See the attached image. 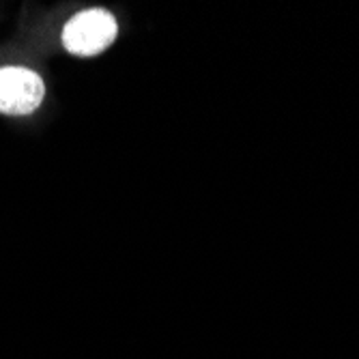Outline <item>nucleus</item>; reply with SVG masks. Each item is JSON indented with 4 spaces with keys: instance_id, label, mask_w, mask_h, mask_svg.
I'll return each instance as SVG.
<instances>
[{
    "instance_id": "1",
    "label": "nucleus",
    "mask_w": 359,
    "mask_h": 359,
    "mask_svg": "<svg viewBox=\"0 0 359 359\" xmlns=\"http://www.w3.org/2000/svg\"><path fill=\"white\" fill-rule=\"evenodd\" d=\"M116 20L104 9H86L74 15L62 28V46L76 56H95L116 39Z\"/></svg>"
},
{
    "instance_id": "2",
    "label": "nucleus",
    "mask_w": 359,
    "mask_h": 359,
    "mask_svg": "<svg viewBox=\"0 0 359 359\" xmlns=\"http://www.w3.org/2000/svg\"><path fill=\"white\" fill-rule=\"evenodd\" d=\"M46 95L43 80L26 67H0V112L22 116L35 112Z\"/></svg>"
}]
</instances>
